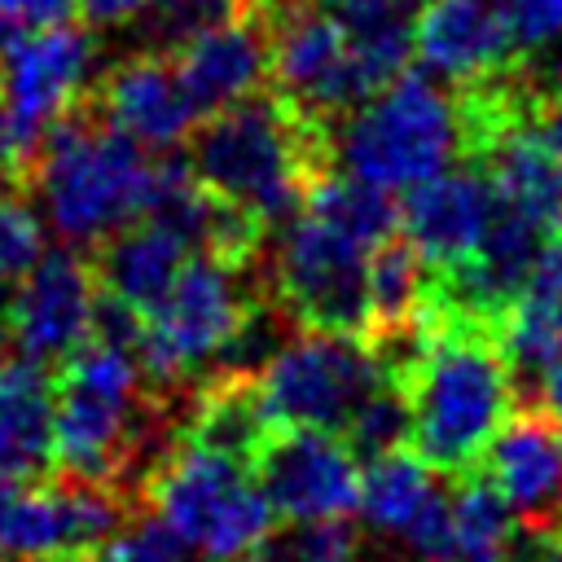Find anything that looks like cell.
<instances>
[{"instance_id": "1", "label": "cell", "mask_w": 562, "mask_h": 562, "mask_svg": "<svg viewBox=\"0 0 562 562\" xmlns=\"http://www.w3.org/2000/svg\"><path fill=\"white\" fill-rule=\"evenodd\" d=\"M422 356L400 378L413 404V452L457 479L479 465L483 448L514 413V373L492 321L422 307Z\"/></svg>"}, {"instance_id": "2", "label": "cell", "mask_w": 562, "mask_h": 562, "mask_svg": "<svg viewBox=\"0 0 562 562\" xmlns=\"http://www.w3.org/2000/svg\"><path fill=\"white\" fill-rule=\"evenodd\" d=\"M193 176L250 206L268 228L303 211L307 184L334 167V127L303 114L272 83L211 110L184 149Z\"/></svg>"}, {"instance_id": "3", "label": "cell", "mask_w": 562, "mask_h": 562, "mask_svg": "<svg viewBox=\"0 0 562 562\" xmlns=\"http://www.w3.org/2000/svg\"><path fill=\"white\" fill-rule=\"evenodd\" d=\"M154 162L158 158H149L136 136H127L83 97L40 136L26 193L44 202L48 228L66 246L92 250L119 228L145 220Z\"/></svg>"}, {"instance_id": "4", "label": "cell", "mask_w": 562, "mask_h": 562, "mask_svg": "<svg viewBox=\"0 0 562 562\" xmlns=\"http://www.w3.org/2000/svg\"><path fill=\"white\" fill-rule=\"evenodd\" d=\"M465 162L457 88L426 70H404L334 127V167L382 189H413Z\"/></svg>"}, {"instance_id": "5", "label": "cell", "mask_w": 562, "mask_h": 562, "mask_svg": "<svg viewBox=\"0 0 562 562\" xmlns=\"http://www.w3.org/2000/svg\"><path fill=\"white\" fill-rule=\"evenodd\" d=\"M246 272L250 268L193 255L167 299L145 316L140 373L158 395L184 400L189 386L211 373L215 356L228 347L250 303L259 299Z\"/></svg>"}, {"instance_id": "6", "label": "cell", "mask_w": 562, "mask_h": 562, "mask_svg": "<svg viewBox=\"0 0 562 562\" xmlns=\"http://www.w3.org/2000/svg\"><path fill=\"white\" fill-rule=\"evenodd\" d=\"M140 505L158 509L206 562H241L277 518L246 461L180 439L140 483Z\"/></svg>"}, {"instance_id": "7", "label": "cell", "mask_w": 562, "mask_h": 562, "mask_svg": "<svg viewBox=\"0 0 562 562\" xmlns=\"http://www.w3.org/2000/svg\"><path fill=\"white\" fill-rule=\"evenodd\" d=\"M272 299L299 329L369 338V246H360L329 220L299 211L281 224Z\"/></svg>"}, {"instance_id": "8", "label": "cell", "mask_w": 562, "mask_h": 562, "mask_svg": "<svg viewBox=\"0 0 562 562\" xmlns=\"http://www.w3.org/2000/svg\"><path fill=\"white\" fill-rule=\"evenodd\" d=\"M382 378L386 373L369 338L321 334V329H303V338H290L259 369V386L272 422L334 430V435H342L360 400Z\"/></svg>"}, {"instance_id": "9", "label": "cell", "mask_w": 562, "mask_h": 562, "mask_svg": "<svg viewBox=\"0 0 562 562\" xmlns=\"http://www.w3.org/2000/svg\"><path fill=\"white\" fill-rule=\"evenodd\" d=\"M97 61L92 26L57 22L44 31H22L0 48V101L26 149L35 154L40 136L88 97V75Z\"/></svg>"}, {"instance_id": "10", "label": "cell", "mask_w": 562, "mask_h": 562, "mask_svg": "<svg viewBox=\"0 0 562 562\" xmlns=\"http://www.w3.org/2000/svg\"><path fill=\"white\" fill-rule=\"evenodd\" d=\"M250 479L281 518H351L360 509V461L334 430L272 426L250 457Z\"/></svg>"}, {"instance_id": "11", "label": "cell", "mask_w": 562, "mask_h": 562, "mask_svg": "<svg viewBox=\"0 0 562 562\" xmlns=\"http://www.w3.org/2000/svg\"><path fill=\"white\" fill-rule=\"evenodd\" d=\"M92 299H97V272L88 250L75 246L44 250L35 268L18 281L9 351L57 369L88 338Z\"/></svg>"}, {"instance_id": "12", "label": "cell", "mask_w": 562, "mask_h": 562, "mask_svg": "<svg viewBox=\"0 0 562 562\" xmlns=\"http://www.w3.org/2000/svg\"><path fill=\"white\" fill-rule=\"evenodd\" d=\"M176 70L184 88L193 92L202 119L211 110H224L272 79V35H268V9L263 0H241L233 13L180 35L171 44Z\"/></svg>"}, {"instance_id": "13", "label": "cell", "mask_w": 562, "mask_h": 562, "mask_svg": "<svg viewBox=\"0 0 562 562\" xmlns=\"http://www.w3.org/2000/svg\"><path fill=\"white\" fill-rule=\"evenodd\" d=\"M88 101L110 123H119L127 136H136L145 149H158V154L189 140V132L202 123V110L184 88L171 48L136 53L119 61L88 88Z\"/></svg>"}, {"instance_id": "14", "label": "cell", "mask_w": 562, "mask_h": 562, "mask_svg": "<svg viewBox=\"0 0 562 562\" xmlns=\"http://www.w3.org/2000/svg\"><path fill=\"white\" fill-rule=\"evenodd\" d=\"M496 211V189L479 162H452L448 171L413 184L400 202V228L422 250L430 268L465 259L487 233Z\"/></svg>"}, {"instance_id": "15", "label": "cell", "mask_w": 562, "mask_h": 562, "mask_svg": "<svg viewBox=\"0 0 562 562\" xmlns=\"http://www.w3.org/2000/svg\"><path fill=\"white\" fill-rule=\"evenodd\" d=\"M417 61L443 83H474L518 66L501 0H430L417 22Z\"/></svg>"}, {"instance_id": "16", "label": "cell", "mask_w": 562, "mask_h": 562, "mask_svg": "<svg viewBox=\"0 0 562 562\" xmlns=\"http://www.w3.org/2000/svg\"><path fill=\"white\" fill-rule=\"evenodd\" d=\"M479 470L501 487L509 509L531 522H549L562 501V422L536 404H514Z\"/></svg>"}, {"instance_id": "17", "label": "cell", "mask_w": 562, "mask_h": 562, "mask_svg": "<svg viewBox=\"0 0 562 562\" xmlns=\"http://www.w3.org/2000/svg\"><path fill=\"white\" fill-rule=\"evenodd\" d=\"M0 474L44 483L57 474V369L0 351Z\"/></svg>"}, {"instance_id": "18", "label": "cell", "mask_w": 562, "mask_h": 562, "mask_svg": "<svg viewBox=\"0 0 562 562\" xmlns=\"http://www.w3.org/2000/svg\"><path fill=\"white\" fill-rule=\"evenodd\" d=\"M272 426L277 422L268 413L259 373H206L184 400L176 439L250 465Z\"/></svg>"}, {"instance_id": "19", "label": "cell", "mask_w": 562, "mask_h": 562, "mask_svg": "<svg viewBox=\"0 0 562 562\" xmlns=\"http://www.w3.org/2000/svg\"><path fill=\"white\" fill-rule=\"evenodd\" d=\"M88 259H92L101 290L127 299L136 312L149 316L176 285L180 268L189 263V246L176 233H167L162 224L136 220V224L119 228L114 237H105L101 246H92Z\"/></svg>"}, {"instance_id": "20", "label": "cell", "mask_w": 562, "mask_h": 562, "mask_svg": "<svg viewBox=\"0 0 562 562\" xmlns=\"http://www.w3.org/2000/svg\"><path fill=\"white\" fill-rule=\"evenodd\" d=\"M474 162L487 171L505 206L531 215L549 233L562 224V154L549 149L527 123L501 132Z\"/></svg>"}, {"instance_id": "21", "label": "cell", "mask_w": 562, "mask_h": 562, "mask_svg": "<svg viewBox=\"0 0 562 562\" xmlns=\"http://www.w3.org/2000/svg\"><path fill=\"white\" fill-rule=\"evenodd\" d=\"M426 299H430V263L400 228L369 250V312H373L369 338L417 325Z\"/></svg>"}, {"instance_id": "22", "label": "cell", "mask_w": 562, "mask_h": 562, "mask_svg": "<svg viewBox=\"0 0 562 562\" xmlns=\"http://www.w3.org/2000/svg\"><path fill=\"white\" fill-rule=\"evenodd\" d=\"M303 211L329 220L334 228H342L347 237H356L369 250L378 241H386L391 233H400V202L391 198V189L360 180L342 167H329L307 184Z\"/></svg>"}, {"instance_id": "23", "label": "cell", "mask_w": 562, "mask_h": 562, "mask_svg": "<svg viewBox=\"0 0 562 562\" xmlns=\"http://www.w3.org/2000/svg\"><path fill=\"white\" fill-rule=\"evenodd\" d=\"M430 492H435L430 465L413 448H395V452H386V457L364 465V474H360V509L356 514L373 531L404 536Z\"/></svg>"}, {"instance_id": "24", "label": "cell", "mask_w": 562, "mask_h": 562, "mask_svg": "<svg viewBox=\"0 0 562 562\" xmlns=\"http://www.w3.org/2000/svg\"><path fill=\"white\" fill-rule=\"evenodd\" d=\"M342 443L351 448V457L360 465L413 443V404H408V391L400 378H382L360 400V408L342 426Z\"/></svg>"}, {"instance_id": "25", "label": "cell", "mask_w": 562, "mask_h": 562, "mask_svg": "<svg viewBox=\"0 0 562 562\" xmlns=\"http://www.w3.org/2000/svg\"><path fill=\"white\" fill-rule=\"evenodd\" d=\"M241 562H356V527L347 518L272 522Z\"/></svg>"}, {"instance_id": "26", "label": "cell", "mask_w": 562, "mask_h": 562, "mask_svg": "<svg viewBox=\"0 0 562 562\" xmlns=\"http://www.w3.org/2000/svg\"><path fill=\"white\" fill-rule=\"evenodd\" d=\"M44 255V224L22 193H0V281H22Z\"/></svg>"}, {"instance_id": "27", "label": "cell", "mask_w": 562, "mask_h": 562, "mask_svg": "<svg viewBox=\"0 0 562 562\" xmlns=\"http://www.w3.org/2000/svg\"><path fill=\"white\" fill-rule=\"evenodd\" d=\"M114 544L123 549L127 562H189V540L149 505H136V514L123 522V531L114 536Z\"/></svg>"}, {"instance_id": "28", "label": "cell", "mask_w": 562, "mask_h": 562, "mask_svg": "<svg viewBox=\"0 0 562 562\" xmlns=\"http://www.w3.org/2000/svg\"><path fill=\"white\" fill-rule=\"evenodd\" d=\"M518 57L562 53V0H501Z\"/></svg>"}, {"instance_id": "29", "label": "cell", "mask_w": 562, "mask_h": 562, "mask_svg": "<svg viewBox=\"0 0 562 562\" xmlns=\"http://www.w3.org/2000/svg\"><path fill=\"white\" fill-rule=\"evenodd\" d=\"M237 4L241 0H154L162 31H171L176 40L198 31V26H206V22H215V18H224V13H233Z\"/></svg>"}, {"instance_id": "30", "label": "cell", "mask_w": 562, "mask_h": 562, "mask_svg": "<svg viewBox=\"0 0 562 562\" xmlns=\"http://www.w3.org/2000/svg\"><path fill=\"white\" fill-rule=\"evenodd\" d=\"M70 13H75V0H0V18L13 35L70 22Z\"/></svg>"}, {"instance_id": "31", "label": "cell", "mask_w": 562, "mask_h": 562, "mask_svg": "<svg viewBox=\"0 0 562 562\" xmlns=\"http://www.w3.org/2000/svg\"><path fill=\"white\" fill-rule=\"evenodd\" d=\"M522 294H531V299H544V303H558V307H562V224L549 233V241H544V250H540V259H536L531 281H527V290H522Z\"/></svg>"}, {"instance_id": "32", "label": "cell", "mask_w": 562, "mask_h": 562, "mask_svg": "<svg viewBox=\"0 0 562 562\" xmlns=\"http://www.w3.org/2000/svg\"><path fill=\"white\" fill-rule=\"evenodd\" d=\"M154 0H75V13L83 26L101 31V26H123L132 18H140Z\"/></svg>"}, {"instance_id": "33", "label": "cell", "mask_w": 562, "mask_h": 562, "mask_svg": "<svg viewBox=\"0 0 562 562\" xmlns=\"http://www.w3.org/2000/svg\"><path fill=\"white\" fill-rule=\"evenodd\" d=\"M527 127H531V132H536V136H540L549 149H558V154H562V88L531 97Z\"/></svg>"}, {"instance_id": "34", "label": "cell", "mask_w": 562, "mask_h": 562, "mask_svg": "<svg viewBox=\"0 0 562 562\" xmlns=\"http://www.w3.org/2000/svg\"><path fill=\"white\" fill-rule=\"evenodd\" d=\"M527 404H536V408H544L549 417H558L562 422V347L553 351V360L544 364V373L536 378V391H531V400Z\"/></svg>"}, {"instance_id": "35", "label": "cell", "mask_w": 562, "mask_h": 562, "mask_svg": "<svg viewBox=\"0 0 562 562\" xmlns=\"http://www.w3.org/2000/svg\"><path fill=\"white\" fill-rule=\"evenodd\" d=\"M426 562H505V544H487V540H461L452 536L435 558Z\"/></svg>"}, {"instance_id": "36", "label": "cell", "mask_w": 562, "mask_h": 562, "mask_svg": "<svg viewBox=\"0 0 562 562\" xmlns=\"http://www.w3.org/2000/svg\"><path fill=\"white\" fill-rule=\"evenodd\" d=\"M48 562H127V558H123V549H119L114 540H105V544H92V549L57 553V558H48Z\"/></svg>"}, {"instance_id": "37", "label": "cell", "mask_w": 562, "mask_h": 562, "mask_svg": "<svg viewBox=\"0 0 562 562\" xmlns=\"http://www.w3.org/2000/svg\"><path fill=\"white\" fill-rule=\"evenodd\" d=\"M18 479H9V474H0V527H4V514H9V505H13V496H18Z\"/></svg>"}, {"instance_id": "38", "label": "cell", "mask_w": 562, "mask_h": 562, "mask_svg": "<svg viewBox=\"0 0 562 562\" xmlns=\"http://www.w3.org/2000/svg\"><path fill=\"white\" fill-rule=\"evenodd\" d=\"M553 527H558V536H562V501H558V509H553V518H549Z\"/></svg>"}, {"instance_id": "39", "label": "cell", "mask_w": 562, "mask_h": 562, "mask_svg": "<svg viewBox=\"0 0 562 562\" xmlns=\"http://www.w3.org/2000/svg\"><path fill=\"white\" fill-rule=\"evenodd\" d=\"M0 562H4V558H0Z\"/></svg>"}]
</instances>
